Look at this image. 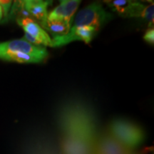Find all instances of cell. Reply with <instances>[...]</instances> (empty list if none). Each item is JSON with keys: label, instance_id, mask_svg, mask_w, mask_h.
Wrapping results in <instances>:
<instances>
[{"label": "cell", "instance_id": "cell-7", "mask_svg": "<svg viewBox=\"0 0 154 154\" xmlns=\"http://www.w3.org/2000/svg\"><path fill=\"white\" fill-rule=\"evenodd\" d=\"M17 22L24 29L25 33H27L36 38L42 46L52 47V39L49 34L33 19L30 17H19Z\"/></svg>", "mask_w": 154, "mask_h": 154}, {"label": "cell", "instance_id": "cell-6", "mask_svg": "<svg viewBox=\"0 0 154 154\" xmlns=\"http://www.w3.org/2000/svg\"><path fill=\"white\" fill-rule=\"evenodd\" d=\"M108 7L114 12L123 17H140L146 5L138 2L130 0L105 1Z\"/></svg>", "mask_w": 154, "mask_h": 154}, {"label": "cell", "instance_id": "cell-15", "mask_svg": "<svg viewBox=\"0 0 154 154\" xmlns=\"http://www.w3.org/2000/svg\"><path fill=\"white\" fill-rule=\"evenodd\" d=\"M143 39L146 42L153 45L154 43V29L153 27L149 28L143 35Z\"/></svg>", "mask_w": 154, "mask_h": 154}, {"label": "cell", "instance_id": "cell-4", "mask_svg": "<svg viewBox=\"0 0 154 154\" xmlns=\"http://www.w3.org/2000/svg\"><path fill=\"white\" fill-rule=\"evenodd\" d=\"M97 32V29L92 26L71 28L68 33L64 35L53 36L51 47H61L74 41H83L88 44L91 42Z\"/></svg>", "mask_w": 154, "mask_h": 154}, {"label": "cell", "instance_id": "cell-1", "mask_svg": "<svg viewBox=\"0 0 154 154\" xmlns=\"http://www.w3.org/2000/svg\"><path fill=\"white\" fill-rule=\"evenodd\" d=\"M64 154H94L99 135L95 116L82 102L71 101L61 106L59 114Z\"/></svg>", "mask_w": 154, "mask_h": 154}, {"label": "cell", "instance_id": "cell-18", "mask_svg": "<svg viewBox=\"0 0 154 154\" xmlns=\"http://www.w3.org/2000/svg\"><path fill=\"white\" fill-rule=\"evenodd\" d=\"M2 16H3V13H2V8H1V6H0V20H1L2 18Z\"/></svg>", "mask_w": 154, "mask_h": 154}, {"label": "cell", "instance_id": "cell-10", "mask_svg": "<svg viewBox=\"0 0 154 154\" xmlns=\"http://www.w3.org/2000/svg\"><path fill=\"white\" fill-rule=\"evenodd\" d=\"M0 59L18 63H39L44 61L43 59L38 57L16 51H5L0 53Z\"/></svg>", "mask_w": 154, "mask_h": 154}, {"label": "cell", "instance_id": "cell-5", "mask_svg": "<svg viewBox=\"0 0 154 154\" xmlns=\"http://www.w3.org/2000/svg\"><path fill=\"white\" fill-rule=\"evenodd\" d=\"M5 51H16L38 57L44 60L49 56V52L43 46H34L24 39H14L0 43V53Z\"/></svg>", "mask_w": 154, "mask_h": 154}, {"label": "cell", "instance_id": "cell-16", "mask_svg": "<svg viewBox=\"0 0 154 154\" xmlns=\"http://www.w3.org/2000/svg\"><path fill=\"white\" fill-rule=\"evenodd\" d=\"M11 5V1H0V6H1L2 13L4 12V15L5 17H7L9 9H10Z\"/></svg>", "mask_w": 154, "mask_h": 154}, {"label": "cell", "instance_id": "cell-14", "mask_svg": "<svg viewBox=\"0 0 154 154\" xmlns=\"http://www.w3.org/2000/svg\"><path fill=\"white\" fill-rule=\"evenodd\" d=\"M153 9H154L153 3H152L149 5L146 6L141 17L142 19H145L146 21H147V22H149V24L150 25V28H151V25L153 26V16H154Z\"/></svg>", "mask_w": 154, "mask_h": 154}, {"label": "cell", "instance_id": "cell-12", "mask_svg": "<svg viewBox=\"0 0 154 154\" xmlns=\"http://www.w3.org/2000/svg\"><path fill=\"white\" fill-rule=\"evenodd\" d=\"M44 29L49 31L54 36L64 35L69 32L68 28L63 21H52V22L47 21Z\"/></svg>", "mask_w": 154, "mask_h": 154}, {"label": "cell", "instance_id": "cell-8", "mask_svg": "<svg viewBox=\"0 0 154 154\" xmlns=\"http://www.w3.org/2000/svg\"><path fill=\"white\" fill-rule=\"evenodd\" d=\"M131 151L119 143L109 132L99 135L94 154H126Z\"/></svg>", "mask_w": 154, "mask_h": 154}, {"label": "cell", "instance_id": "cell-11", "mask_svg": "<svg viewBox=\"0 0 154 154\" xmlns=\"http://www.w3.org/2000/svg\"><path fill=\"white\" fill-rule=\"evenodd\" d=\"M64 7V14L63 22L66 25L69 32L72 26L73 19L82 2L79 0H62Z\"/></svg>", "mask_w": 154, "mask_h": 154}, {"label": "cell", "instance_id": "cell-13", "mask_svg": "<svg viewBox=\"0 0 154 154\" xmlns=\"http://www.w3.org/2000/svg\"><path fill=\"white\" fill-rule=\"evenodd\" d=\"M63 14H64V7H63V1L61 0L60 4L56 7L53 10L48 13L47 21H63Z\"/></svg>", "mask_w": 154, "mask_h": 154}, {"label": "cell", "instance_id": "cell-17", "mask_svg": "<svg viewBox=\"0 0 154 154\" xmlns=\"http://www.w3.org/2000/svg\"><path fill=\"white\" fill-rule=\"evenodd\" d=\"M148 151L146 149H143L141 150V151H131L128 153H127L126 154H146L147 153Z\"/></svg>", "mask_w": 154, "mask_h": 154}, {"label": "cell", "instance_id": "cell-9", "mask_svg": "<svg viewBox=\"0 0 154 154\" xmlns=\"http://www.w3.org/2000/svg\"><path fill=\"white\" fill-rule=\"evenodd\" d=\"M52 4L51 1L43 0H26L21 1L23 9L29 16H32L39 21L42 27H45L47 23L48 7Z\"/></svg>", "mask_w": 154, "mask_h": 154}, {"label": "cell", "instance_id": "cell-3", "mask_svg": "<svg viewBox=\"0 0 154 154\" xmlns=\"http://www.w3.org/2000/svg\"><path fill=\"white\" fill-rule=\"evenodd\" d=\"M111 19V14L105 10L101 4L94 2L79 11L71 28L92 26L98 31Z\"/></svg>", "mask_w": 154, "mask_h": 154}, {"label": "cell", "instance_id": "cell-2", "mask_svg": "<svg viewBox=\"0 0 154 154\" xmlns=\"http://www.w3.org/2000/svg\"><path fill=\"white\" fill-rule=\"evenodd\" d=\"M107 131L130 151L136 150L146 140V133L143 128L128 119H113L109 124Z\"/></svg>", "mask_w": 154, "mask_h": 154}]
</instances>
